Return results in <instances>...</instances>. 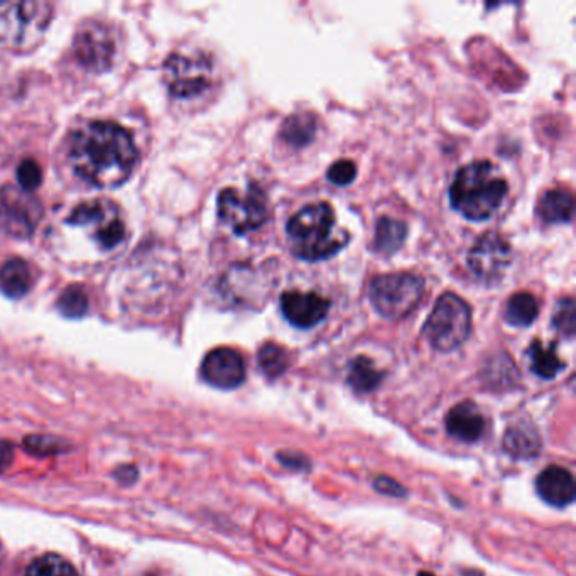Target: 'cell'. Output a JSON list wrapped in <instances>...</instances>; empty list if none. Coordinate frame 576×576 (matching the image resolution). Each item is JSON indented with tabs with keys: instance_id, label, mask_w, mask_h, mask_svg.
I'll return each instance as SVG.
<instances>
[{
	"instance_id": "obj_21",
	"label": "cell",
	"mask_w": 576,
	"mask_h": 576,
	"mask_svg": "<svg viewBox=\"0 0 576 576\" xmlns=\"http://www.w3.org/2000/svg\"><path fill=\"white\" fill-rule=\"evenodd\" d=\"M531 369L534 374L543 379H553L565 369V362H561L556 354L555 345H544L541 340H534L528 350Z\"/></svg>"
},
{
	"instance_id": "obj_11",
	"label": "cell",
	"mask_w": 576,
	"mask_h": 576,
	"mask_svg": "<svg viewBox=\"0 0 576 576\" xmlns=\"http://www.w3.org/2000/svg\"><path fill=\"white\" fill-rule=\"evenodd\" d=\"M78 63L90 71H107L117 55V39L109 24L87 21L80 26L73 43Z\"/></svg>"
},
{
	"instance_id": "obj_12",
	"label": "cell",
	"mask_w": 576,
	"mask_h": 576,
	"mask_svg": "<svg viewBox=\"0 0 576 576\" xmlns=\"http://www.w3.org/2000/svg\"><path fill=\"white\" fill-rule=\"evenodd\" d=\"M470 271L485 283H494L504 276L512 262L511 244L502 235L487 232L468 252Z\"/></svg>"
},
{
	"instance_id": "obj_20",
	"label": "cell",
	"mask_w": 576,
	"mask_h": 576,
	"mask_svg": "<svg viewBox=\"0 0 576 576\" xmlns=\"http://www.w3.org/2000/svg\"><path fill=\"white\" fill-rule=\"evenodd\" d=\"M408 237V225L403 220L382 217L375 225L374 247L381 254L396 252Z\"/></svg>"
},
{
	"instance_id": "obj_30",
	"label": "cell",
	"mask_w": 576,
	"mask_h": 576,
	"mask_svg": "<svg viewBox=\"0 0 576 576\" xmlns=\"http://www.w3.org/2000/svg\"><path fill=\"white\" fill-rule=\"evenodd\" d=\"M355 176H357V166L348 159H340L328 169V180L332 181L333 185H350L355 180Z\"/></svg>"
},
{
	"instance_id": "obj_16",
	"label": "cell",
	"mask_w": 576,
	"mask_h": 576,
	"mask_svg": "<svg viewBox=\"0 0 576 576\" xmlns=\"http://www.w3.org/2000/svg\"><path fill=\"white\" fill-rule=\"evenodd\" d=\"M446 430L455 440L475 443L485 433L484 414L470 401L457 404L446 416Z\"/></svg>"
},
{
	"instance_id": "obj_31",
	"label": "cell",
	"mask_w": 576,
	"mask_h": 576,
	"mask_svg": "<svg viewBox=\"0 0 576 576\" xmlns=\"http://www.w3.org/2000/svg\"><path fill=\"white\" fill-rule=\"evenodd\" d=\"M58 445H60V441L55 440V438H48V436H29L24 440V448H28L33 453H39V455L58 452Z\"/></svg>"
},
{
	"instance_id": "obj_24",
	"label": "cell",
	"mask_w": 576,
	"mask_h": 576,
	"mask_svg": "<svg viewBox=\"0 0 576 576\" xmlns=\"http://www.w3.org/2000/svg\"><path fill=\"white\" fill-rule=\"evenodd\" d=\"M316 120L310 114H296L286 120L283 127V139L294 147L310 144L315 137Z\"/></svg>"
},
{
	"instance_id": "obj_3",
	"label": "cell",
	"mask_w": 576,
	"mask_h": 576,
	"mask_svg": "<svg viewBox=\"0 0 576 576\" xmlns=\"http://www.w3.org/2000/svg\"><path fill=\"white\" fill-rule=\"evenodd\" d=\"M507 181L490 161L463 166L450 186V202L460 215L472 222L489 220L507 196Z\"/></svg>"
},
{
	"instance_id": "obj_4",
	"label": "cell",
	"mask_w": 576,
	"mask_h": 576,
	"mask_svg": "<svg viewBox=\"0 0 576 576\" xmlns=\"http://www.w3.org/2000/svg\"><path fill=\"white\" fill-rule=\"evenodd\" d=\"M53 6L43 0H0V48L26 51L43 38Z\"/></svg>"
},
{
	"instance_id": "obj_33",
	"label": "cell",
	"mask_w": 576,
	"mask_h": 576,
	"mask_svg": "<svg viewBox=\"0 0 576 576\" xmlns=\"http://www.w3.org/2000/svg\"><path fill=\"white\" fill-rule=\"evenodd\" d=\"M12 458V446L7 441H0V473L11 465Z\"/></svg>"
},
{
	"instance_id": "obj_25",
	"label": "cell",
	"mask_w": 576,
	"mask_h": 576,
	"mask_svg": "<svg viewBox=\"0 0 576 576\" xmlns=\"http://www.w3.org/2000/svg\"><path fill=\"white\" fill-rule=\"evenodd\" d=\"M24 576H80L77 568L63 556L48 553L39 556L28 566Z\"/></svg>"
},
{
	"instance_id": "obj_13",
	"label": "cell",
	"mask_w": 576,
	"mask_h": 576,
	"mask_svg": "<svg viewBox=\"0 0 576 576\" xmlns=\"http://www.w3.org/2000/svg\"><path fill=\"white\" fill-rule=\"evenodd\" d=\"M202 377L217 389H235L245 381L244 359L234 348H215L203 359Z\"/></svg>"
},
{
	"instance_id": "obj_7",
	"label": "cell",
	"mask_w": 576,
	"mask_h": 576,
	"mask_svg": "<svg viewBox=\"0 0 576 576\" xmlns=\"http://www.w3.org/2000/svg\"><path fill=\"white\" fill-rule=\"evenodd\" d=\"M424 279L413 272L382 274L370 284V301L375 311L389 320H401L421 303Z\"/></svg>"
},
{
	"instance_id": "obj_2",
	"label": "cell",
	"mask_w": 576,
	"mask_h": 576,
	"mask_svg": "<svg viewBox=\"0 0 576 576\" xmlns=\"http://www.w3.org/2000/svg\"><path fill=\"white\" fill-rule=\"evenodd\" d=\"M291 252L303 261H325L347 245L348 234L340 229L328 203L301 208L286 225Z\"/></svg>"
},
{
	"instance_id": "obj_14",
	"label": "cell",
	"mask_w": 576,
	"mask_h": 576,
	"mask_svg": "<svg viewBox=\"0 0 576 576\" xmlns=\"http://www.w3.org/2000/svg\"><path fill=\"white\" fill-rule=\"evenodd\" d=\"M284 318L296 328H313L325 320L330 311V301L316 293L286 291L281 296Z\"/></svg>"
},
{
	"instance_id": "obj_28",
	"label": "cell",
	"mask_w": 576,
	"mask_h": 576,
	"mask_svg": "<svg viewBox=\"0 0 576 576\" xmlns=\"http://www.w3.org/2000/svg\"><path fill=\"white\" fill-rule=\"evenodd\" d=\"M553 323L566 337L575 335V301L573 298L561 299L556 306Z\"/></svg>"
},
{
	"instance_id": "obj_6",
	"label": "cell",
	"mask_w": 576,
	"mask_h": 576,
	"mask_svg": "<svg viewBox=\"0 0 576 576\" xmlns=\"http://www.w3.org/2000/svg\"><path fill=\"white\" fill-rule=\"evenodd\" d=\"M68 223L82 230L102 252H114L127 237L124 215L114 202L98 198L78 205L68 217Z\"/></svg>"
},
{
	"instance_id": "obj_32",
	"label": "cell",
	"mask_w": 576,
	"mask_h": 576,
	"mask_svg": "<svg viewBox=\"0 0 576 576\" xmlns=\"http://www.w3.org/2000/svg\"><path fill=\"white\" fill-rule=\"evenodd\" d=\"M374 487L381 494L392 495V497H404L406 495V489L403 485L397 484L396 480L389 479V477L375 479Z\"/></svg>"
},
{
	"instance_id": "obj_34",
	"label": "cell",
	"mask_w": 576,
	"mask_h": 576,
	"mask_svg": "<svg viewBox=\"0 0 576 576\" xmlns=\"http://www.w3.org/2000/svg\"><path fill=\"white\" fill-rule=\"evenodd\" d=\"M419 576H435V575H433V573H426V571H423V573H419Z\"/></svg>"
},
{
	"instance_id": "obj_29",
	"label": "cell",
	"mask_w": 576,
	"mask_h": 576,
	"mask_svg": "<svg viewBox=\"0 0 576 576\" xmlns=\"http://www.w3.org/2000/svg\"><path fill=\"white\" fill-rule=\"evenodd\" d=\"M17 181H19V188L24 191L36 190L43 181V171L39 168V164L34 159H24L19 168H17Z\"/></svg>"
},
{
	"instance_id": "obj_15",
	"label": "cell",
	"mask_w": 576,
	"mask_h": 576,
	"mask_svg": "<svg viewBox=\"0 0 576 576\" xmlns=\"http://www.w3.org/2000/svg\"><path fill=\"white\" fill-rule=\"evenodd\" d=\"M539 497L553 507L570 506L575 500L576 487L573 473L565 467H548L536 479Z\"/></svg>"
},
{
	"instance_id": "obj_26",
	"label": "cell",
	"mask_w": 576,
	"mask_h": 576,
	"mask_svg": "<svg viewBox=\"0 0 576 576\" xmlns=\"http://www.w3.org/2000/svg\"><path fill=\"white\" fill-rule=\"evenodd\" d=\"M259 367L269 379L283 375L289 367L288 352L276 343H266L259 350Z\"/></svg>"
},
{
	"instance_id": "obj_8",
	"label": "cell",
	"mask_w": 576,
	"mask_h": 576,
	"mask_svg": "<svg viewBox=\"0 0 576 576\" xmlns=\"http://www.w3.org/2000/svg\"><path fill=\"white\" fill-rule=\"evenodd\" d=\"M218 217L234 234L245 235L261 229L267 222L266 195L257 185L245 193L227 188L218 195Z\"/></svg>"
},
{
	"instance_id": "obj_23",
	"label": "cell",
	"mask_w": 576,
	"mask_h": 576,
	"mask_svg": "<svg viewBox=\"0 0 576 576\" xmlns=\"http://www.w3.org/2000/svg\"><path fill=\"white\" fill-rule=\"evenodd\" d=\"M538 301L531 293H516L506 305V320L512 327H529L538 318Z\"/></svg>"
},
{
	"instance_id": "obj_18",
	"label": "cell",
	"mask_w": 576,
	"mask_h": 576,
	"mask_svg": "<svg viewBox=\"0 0 576 576\" xmlns=\"http://www.w3.org/2000/svg\"><path fill=\"white\" fill-rule=\"evenodd\" d=\"M31 284V267L22 259H11L0 269V289L9 298H22L24 294H28Z\"/></svg>"
},
{
	"instance_id": "obj_1",
	"label": "cell",
	"mask_w": 576,
	"mask_h": 576,
	"mask_svg": "<svg viewBox=\"0 0 576 576\" xmlns=\"http://www.w3.org/2000/svg\"><path fill=\"white\" fill-rule=\"evenodd\" d=\"M68 158L75 173L90 185L115 188L136 168L137 147L124 127L92 120L73 132Z\"/></svg>"
},
{
	"instance_id": "obj_22",
	"label": "cell",
	"mask_w": 576,
	"mask_h": 576,
	"mask_svg": "<svg viewBox=\"0 0 576 576\" xmlns=\"http://www.w3.org/2000/svg\"><path fill=\"white\" fill-rule=\"evenodd\" d=\"M382 379H384V374L381 370H377L374 362L367 357H355L350 362L347 382L355 391L362 392V394L372 392L381 384Z\"/></svg>"
},
{
	"instance_id": "obj_5",
	"label": "cell",
	"mask_w": 576,
	"mask_h": 576,
	"mask_svg": "<svg viewBox=\"0 0 576 576\" xmlns=\"http://www.w3.org/2000/svg\"><path fill=\"white\" fill-rule=\"evenodd\" d=\"M472 332V311L458 294H441L424 323V335L431 347L453 352L467 342Z\"/></svg>"
},
{
	"instance_id": "obj_27",
	"label": "cell",
	"mask_w": 576,
	"mask_h": 576,
	"mask_svg": "<svg viewBox=\"0 0 576 576\" xmlns=\"http://www.w3.org/2000/svg\"><path fill=\"white\" fill-rule=\"evenodd\" d=\"M58 310L68 318H82L87 315L88 296L82 288L70 286L60 294L58 299Z\"/></svg>"
},
{
	"instance_id": "obj_9",
	"label": "cell",
	"mask_w": 576,
	"mask_h": 576,
	"mask_svg": "<svg viewBox=\"0 0 576 576\" xmlns=\"http://www.w3.org/2000/svg\"><path fill=\"white\" fill-rule=\"evenodd\" d=\"M212 61L205 55L173 53L163 66L169 93L176 98L200 97L212 85Z\"/></svg>"
},
{
	"instance_id": "obj_10",
	"label": "cell",
	"mask_w": 576,
	"mask_h": 576,
	"mask_svg": "<svg viewBox=\"0 0 576 576\" xmlns=\"http://www.w3.org/2000/svg\"><path fill=\"white\" fill-rule=\"evenodd\" d=\"M43 217L38 198L19 186L0 188V230L14 239H29Z\"/></svg>"
},
{
	"instance_id": "obj_17",
	"label": "cell",
	"mask_w": 576,
	"mask_h": 576,
	"mask_svg": "<svg viewBox=\"0 0 576 576\" xmlns=\"http://www.w3.org/2000/svg\"><path fill=\"white\" fill-rule=\"evenodd\" d=\"M504 448L511 457L528 460V458L536 457L541 450V438L533 426L516 424L506 431Z\"/></svg>"
},
{
	"instance_id": "obj_19",
	"label": "cell",
	"mask_w": 576,
	"mask_h": 576,
	"mask_svg": "<svg viewBox=\"0 0 576 576\" xmlns=\"http://www.w3.org/2000/svg\"><path fill=\"white\" fill-rule=\"evenodd\" d=\"M573 196L570 191L551 190L539 202V217L546 223H570L573 220Z\"/></svg>"
}]
</instances>
